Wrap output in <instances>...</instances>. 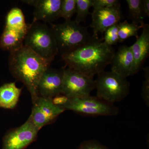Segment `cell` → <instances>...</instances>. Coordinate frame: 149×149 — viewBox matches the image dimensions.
<instances>
[{
    "instance_id": "obj_1",
    "label": "cell",
    "mask_w": 149,
    "mask_h": 149,
    "mask_svg": "<svg viewBox=\"0 0 149 149\" xmlns=\"http://www.w3.org/2000/svg\"><path fill=\"white\" fill-rule=\"evenodd\" d=\"M93 36L90 42L61 56L65 67L93 78L104 71L111 63L115 53L112 46L104 42L103 38Z\"/></svg>"
},
{
    "instance_id": "obj_2",
    "label": "cell",
    "mask_w": 149,
    "mask_h": 149,
    "mask_svg": "<svg viewBox=\"0 0 149 149\" xmlns=\"http://www.w3.org/2000/svg\"><path fill=\"white\" fill-rule=\"evenodd\" d=\"M52 62L45 59L24 45L10 52L9 69L17 80L26 86L34 104L39 96L38 86L44 72Z\"/></svg>"
},
{
    "instance_id": "obj_3",
    "label": "cell",
    "mask_w": 149,
    "mask_h": 149,
    "mask_svg": "<svg viewBox=\"0 0 149 149\" xmlns=\"http://www.w3.org/2000/svg\"><path fill=\"white\" fill-rule=\"evenodd\" d=\"M50 25L61 56L85 45L93 37L88 32V27L82 26L74 20Z\"/></svg>"
},
{
    "instance_id": "obj_4",
    "label": "cell",
    "mask_w": 149,
    "mask_h": 149,
    "mask_svg": "<svg viewBox=\"0 0 149 149\" xmlns=\"http://www.w3.org/2000/svg\"><path fill=\"white\" fill-rule=\"evenodd\" d=\"M24 45L41 57L52 62L58 53L55 38L46 23L32 22L24 41Z\"/></svg>"
},
{
    "instance_id": "obj_5",
    "label": "cell",
    "mask_w": 149,
    "mask_h": 149,
    "mask_svg": "<svg viewBox=\"0 0 149 149\" xmlns=\"http://www.w3.org/2000/svg\"><path fill=\"white\" fill-rule=\"evenodd\" d=\"M97 75L95 81L97 97L113 104L128 95L130 84L126 78L112 71L104 70Z\"/></svg>"
},
{
    "instance_id": "obj_6",
    "label": "cell",
    "mask_w": 149,
    "mask_h": 149,
    "mask_svg": "<svg viewBox=\"0 0 149 149\" xmlns=\"http://www.w3.org/2000/svg\"><path fill=\"white\" fill-rule=\"evenodd\" d=\"M61 108L65 111H72L85 116H116L119 113V109L113 104L91 95L69 98L67 103Z\"/></svg>"
},
{
    "instance_id": "obj_7",
    "label": "cell",
    "mask_w": 149,
    "mask_h": 149,
    "mask_svg": "<svg viewBox=\"0 0 149 149\" xmlns=\"http://www.w3.org/2000/svg\"><path fill=\"white\" fill-rule=\"evenodd\" d=\"M62 69V95L69 98L82 97L90 95L95 89L93 78L67 67Z\"/></svg>"
},
{
    "instance_id": "obj_8",
    "label": "cell",
    "mask_w": 149,
    "mask_h": 149,
    "mask_svg": "<svg viewBox=\"0 0 149 149\" xmlns=\"http://www.w3.org/2000/svg\"><path fill=\"white\" fill-rule=\"evenodd\" d=\"M39 131L29 117L21 126L6 132L1 149H25L37 140Z\"/></svg>"
},
{
    "instance_id": "obj_9",
    "label": "cell",
    "mask_w": 149,
    "mask_h": 149,
    "mask_svg": "<svg viewBox=\"0 0 149 149\" xmlns=\"http://www.w3.org/2000/svg\"><path fill=\"white\" fill-rule=\"evenodd\" d=\"M52 99L39 97L33 104L29 117L39 130L44 126L54 122L60 115L65 110L56 105Z\"/></svg>"
},
{
    "instance_id": "obj_10",
    "label": "cell",
    "mask_w": 149,
    "mask_h": 149,
    "mask_svg": "<svg viewBox=\"0 0 149 149\" xmlns=\"http://www.w3.org/2000/svg\"><path fill=\"white\" fill-rule=\"evenodd\" d=\"M92 22L90 27L93 29L94 36L103 34L108 28L118 24L124 18L120 4L106 8L93 10L91 13Z\"/></svg>"
},
{
    "instance_id": "obj_11",
    "label": "cell",
    "mask_w": 149,
    "mask_h": 149,
    "mask_svg": "<svg viewBox=\"0 0 149 149\" xmlns=\"http://www.w3.org/2000/svg\"><path fill=\"white\" fill-rule=\"evenodd\" d=\"M22 2L35 8L32 22L39 21L52 24L60 18L62 0H25Z\"/></svg>"
},
{
    "instance_id": "obj_12",
    "label": "cell",
    "mask_w": 149,
    "mask_h": 149,
    "mask_svg": "<svg viewBox=\"0 0 149 149\" xmlns=\"http://www.w3.org/2000/svg\"><path fill=\"white\" fill-rule=\"evenodd\" d=\"M62 68L57 69L50 67L43 73L39 81V97L52 99L62 94Z\"/></svg>"
},
{
    "instance_id": "obj_13",
    "label": "cell",
    "mask_w": 149,
    "mask_h": 149,
    "mask_svg": "<svg viewBox=\"0 0 149 149\" xmlns=\"http://www.w3.org/2000/svg\"><path fill=\"white\" fill-rule=\"evenodd\" d=\"M111 64V71L125 78L137 73L135 60L130 47H120L115 53Z\"/></svg>"
},
{
    "instance_id": "obj_14",
    "label": "cell",
    "mask_w": 149,
    "mask_h": 149,
    "mask_svg": "<svg viewBox=\"0 0 149 149\" xmlns=\"http://www.w3.org/2000/svg\"><path fill=\"white\" fill-rule=\"evenodd\" d=\"M142 33L137 38L136 42L130 46L135 60L137 73L143 68L149 54V25L144 24Z\"/></svg>"
},
{
    "instance_id": "obj_15",
    "label": "cell",
    "mask_w": 149,
    "mask_h": 149,
    "mask_svg": "<svg viewBox=\"0 0 149 149\" xmlns=\"http://www.w3.org/2000/svg\"><path fill=\"white\" fill-rule=\"evenodd\" d=\"M28 31H18L4 27L0 37V48L10 52L24 45L25 36Z\"/></svg>"
},
{
    "instance_id": "obj_16",
    "label": "cell",
    "mask_w": 149,
    "mask_h": 149,
    "mask_svg": "<svg viewBox=\"0 0 149 149\" xmlns=\"http://www.w3.org/2000/svg\"><path fill=\"white\" fill-rule=\"evenodd\" d=\"M22 88L17 87L15 82L6 83L0 87V108L12 109L18 103Z\"/></svg>"
},
{
    "instance_id": "obj_17",
    "label": "cell",
    "mask_w": 149,
    "mask_h": 149,
    "mask_svg": "<svg viewBox=\"0 0 149 149\" xmlns=\"http://www.w3.org/2000/svg\"><path fill=\"white\" fill-rule=\"evenodd\" d=\"M30 24L25 22L24 15L21 9L14 7L7 15L5 27L18 31H28Z\"/></svg>"
},
{
    "instance_id": "obj_18",
    "label": "cell",
    "mask_w": 149,
    "mask_h": 149,
    "mask_svg": "<svg viewBox=\"0 0 149 149\" xmlns=\"http://www.w3.org/2000/svg\"><path fill=\"white\" fill-rule=\"evenodd\" d=\"M143 25L133 22L130 23L126 20L119 22L118 24L119 42H121L130 37L138 38L139 29L142 28Z\"/></svg>"
},
{
    "instance_id": "obj_19",
    "label": "cell",
    "mask_w": 149,
    "mask_h": 149,
    "mask_svg": "<svg viewBox=\"0 0 149 149\" xmlns=\"http://www.w3.org/2000/svg\"><path fill=\"white\" fill-rule=\"evenodd\" d=\"M128 8V17L132 22L143 25L144 15L142 8V0H126Z\"/></svg>"
},
{
    "instance_id": "obj_20",
    "label": "cell",
    "mask_w": 149,
    "mask_h": 149,
    "mask_svg": "<svg viewBox=\"0 0 149 149\" xmlns=\"http://www.w3.org/2000/svg\"><path fill=\"white\" fill-rule=\"evenodd\" d=\"M93 0H76V16L74 21L78 23L85 22L89 14L90 9L92 7Z\"/></svg>"
},
{
    "instance_id": "obj_21",
    "label": "cell",
    "mask_w": 149,
    "mask_h": 149,
    "mask_svg": "<svg viewBox=\"0 0 149 149\" xmlns=\"http://www.w3.org/2000/svg\"><path fill=\"white\" fill-rule=\"evenodd\" d=\"M76 0H62L60 17L65 21L71 20L72 16L76 13Z\"/></svg>"
},
{
    "instance_id": "obj_22",
    "label": "cell",
    "mask_w": 149,
    "mask_h": 149,
    "mask_svg": "<svg viewBox=\"0 0 149 149\" xmlns=\"http://www.w3.org/2000/svg\"><path fill=\"white\" fill-rule=\"evenodd\" d=\"M118 24H114L108 28L104 32V41L108 45H116L119 42Z\"/></svg>"
},
{
    "instance_id": "obj_23",
    "label": "cell",
    "mask_w": 149,
    "mask_h": 149,
    "mask_svg": "<svg viewBox=\"0 0 149 149\" xmlns=\"http://www.w3.org/2000/svg\"><path fill=\"white\" fill-rule=\"evenodd\" d=\"M145 80L143 81L141 95L144 102L147 106H149V67L144 68Z\"/></svg>"
},
{
    "instance_id": "obj_24",
    "label": "cell",
    "mask_w": 149,
    "mask_h": 149,
    "mask_svg": "<svg viewBox=\"0 0 149 149\" xmlns=\"http://www.w3.org/2000/svg\"><path fill=\"white\" fill-rule=\"evenodd\" d=\"M120 4L118 0H93V10L111 7Z\"/></svg>"
},
{
    "instance_id": "obj_25",
    "label": "cell",
    "mask_w": 149,
    "mask_h": 149,
    "mask_svg": "<svg viewBox=\"0 0 149 149\" xmlns=\"http://www.w3.org/2000/svg\"><path fill=\"white\" fill-rule=\"evenodd\" d=\"M79 149H109L106 146L95 140H88L80 144Z\"/></svg>"
},
{
    "instance_id": "obj_26",
    "label": "cell",
    "mask_w": 149,
    "mask_h": 149,
    "mask_svg": "<svg viewBox=\"0 0 149 149\" xmlns=\"http://www.w3.org/2000/svg\"><path fill=\"white\" fill-rule=\"evenodd\" d=\"M69 98L64 95L61 94L53 98V102L56 105L61 107L69 100Z\"/></svg>"
},
{
    "instance_id": "obj_27",
    "label": "cell",
    "mask_w": 149,
    "mask_h": 149,
    "mask_svg": "<svg viewBox=\"0 0 149 149\" xmlns=\"http://www.w3.org/2000/svg\"><path fill=\"white\" fill-rule=\"evenodd\" d=\"M142 8L144 15L146 17L149 16V1L142 0Z\"/></svg>"
}]
</instances>
